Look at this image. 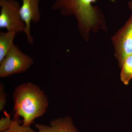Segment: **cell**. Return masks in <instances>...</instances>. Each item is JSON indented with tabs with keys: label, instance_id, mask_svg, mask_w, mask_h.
I'll return each mask as SVG.
<instances>
[{
	"label": "cell",
	"instance_id": "cell-1",
	"mask_svg": "<svg viewBox=\"0 0 132 132\" xmlns=\"http://www.w3.org/2000/svg\"><path fill=\"white\" fill-rule=\"evenodd\" d=\"M96 1L55 0L52 9L60 11L62 16H74L81 35L87 42L90 31L107 29L105 18L101 11L98 7L93 6Z\"/></svg>",
	"mask_w": 132,
	"mask_h": 132
},
{
	"label": "cell",
	"instance_id": "cell-2",
	"mask_svg": "<svg viewBox=\"0 0 132 132\" xmlns=\"http://www.w3.org/2000/svg\"><path fill=\"white\" fill-rule=\"evenodd\" d=\"M14 116L23 118L22 125L30 127L42 116L49 105L47 96L37 85L26 82L17 87L13 93Z\"/></svg>",
	"mask_w": 132,
	"mask_h": 132
},
{
	"label": "cell",
	"instance_id": "cell-3",
	"mask_svg": "<svg viewBox=\"0 0 132 132\" xmlns=\"http://www.w3.org/2000/svg\"><path fill=\"white\" fill-rule=\"evenodd\" d=\"M34 63L33 59L21 51L14 44L0 63V77L4 78L16 73H23Z\"/></svg>",
	"mask_w": 132,
	"mask_h": 132
},
{
	"label": "cell",
	"instance_id": "cell-4",
	"mask_svg": "<svg viewBox=\"0 0 132 132\" xmlns=\"http://www.w3.org/2000/svg\"><path fill=\"white\" fill-rule=\"evenodd\" d=\"M0 28L17 34L24 32L25 22L20 14L21 7L16 0H0Z\"/></svg>",
	"mask_w": 132,
	"mask_h": 132
},
{
	"label": "cell",
	"instance_id": "cell-5",
	"mask_svg": "<svg viewBox=\"0 0 132 132\" xmlns=\"http://www.w3.org/2000/svg\"><path fill=\"white\" fill-rule=\"evenodd\" d=\"M114 56L120 67L125 59L132 54V15L112 37Z\"/></svg>",
	"mask_w": 132,
	"mask_h": 132
},
{
	"label": "cell",
	"instance_id": "cell-6",
	"mask_svg": "<svg viewBox=\"0 0 132 132\" xmlns=\"http://www.w3.org/2000/svg\"><path fill=\"white\" fill-rule=\"evenodd\" d=\"M22 5L20 9L21 16L26 25L24 32L29 44H34V38L31 34V24H37L40 20L41 14L39 8L40 0H22Z\"/></svg>",
	"mask_w": 132,
	"mask_h": 132
},
{
	"label": "cell",
	"instance_id": "cell-7",
	"mask_svg": "<svg viewBox=\"0 0 132 132\" xmlns=\"http://www.w3.org/2000/svg\"><path fill=\"white\" fill-rule=\"evenodd\" d=\"M35 127L38 132H79L69 116L52 119L49 125L35 124Z\"/></svg>",
	"mask_w": 132,
	"mask_h": 132
},
{
	"label": "cell",
	"instance_id": "cell-8",
	"mask_svg": "<svg viewBox=\"0 0 132 132\" xmlns=\"http://www.w3.org/2000/svg\"><path fill=\"white\" fill-rule=\"evenodd\" d=\"M17 33L14 31L0 32V63L5 58L13 45Z\"/></svg>",
	"mask_w": 132,
	"mask_h": 132
},
{
	"label": "cell",
	"instance_id": "cell-9",
	"mask_svg": "<svg viewBox=\"0 0 132 132\" xmlns=\"http://www.w3.org/2000/svg\"><path fill=\"white\" fill-rule=\"evenodd\" d=\"M120 79L125 85H127L132 78V54L124 60L121 66Z\"/></svg>",
	"mask_w": 132,
	"mask_h": 132
},
{
	"label": "cell",
	"instance_id": "cell-10",
	"mask_svg": "<svg viewBox=\"0 0 132 132\" xmlns=\"http://www.w3.org/2000/svg\"><path fill=\"white\" fill-rule=\"evenodd\" d=\"M12 120L13 122L11 127L7 130L2 132H36L30 127L21 125L22 121L18 117L14 116Z\"/></svg>",
	"mask_w": 132,
	"mask_h": 132
},
{
	"label": "cell",
	"instance_id": "cell-11",
	"mask_svg": "<svg viewBox=\"0 0 132 132\" xmlns=\"http://www.w3.org/2000/svg\"><path fill=\"white\" fill-rule=\"evenodd\" d=\"M5 117H2L0 120V132L7 130L12 126L13 120H11V116L6 111H4Z\"/></svg>",
	"mask_w": 132,
	"mask_h": 132
},
{
	"label": "cell",
	"instance_id": "cell-12",
	"mask_svg": "<svg viewBox=\"0 0 132 132\" xmlns=\"http://www.w3.org/2000/svg\"><path fill=\"white\" fill-rule=\"evenodd\" d=\"M6 94L3 85L0 86V111L1 112L5 108L6 103Z\"/></svg>",
	"mask_w": 132,
	"mask_h": 132
},
{
	"label": "cell",
	"instance_id": "cell-13",
	"mask_svg": "<svg viewBox=\"0 0 132 132\" xmlns=\"http://www.w3.org/2000/svg\"><path fill=\"white\" fill-rule=\"evenodd\" d=\"M128 7L129 8V9L131 10V11L132 12V1L129 2L128 3Z\"/></svg>",
	"mask_w": 132,
	"mask_h": 132
}]
</instances>
